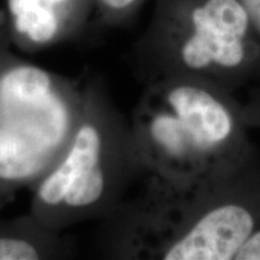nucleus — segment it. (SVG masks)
Segmentation results:
<instances>
[{
  "instance_id": "nucleus-1",
  "label": "nucleus",
  "mask_w": 260,
  "mask_h": 260,
  "mask_svg": "<svg viewBox=\"0 0 260 260\" xmlns=\"http://www.w3.org/2000/svg\"><path fill=\"white\" fill-rule=\"evenodd\" d=\"M141 188L103 219L113 259L234 260L260 226V161L186 182L141 177Z\"/></svg>"
},
{
  "instance_id": "nucleus-2",
  "label": "nucleus",
  "mask_w": 260,
  "mask_h": 260,
  "mask_svg": "<svg viewBox=\"0 0 260 260\" xmlns=\"http://www.w3.org/2000/svg\"><path fill=\"white\" fill-rule=\"evenodd\" d=\"M130 125L142 171L162 180L207 177L256 157L242 104L234 93L200 79L145 84Z\"/></svg>"
},
{
  "instance_id": "nucleus-3",
  "label": "nucleus",
  "mask_w": 260,
  "mask_h": 260,
  "mask_svg": "<svg viewBox=\"0 0 260 260\" xmlns=\"http://www.w3.org/2000/svg\"><path fill=\"white\" fill-rule=\"evenodd\" d=\"M142 171L132 125L117 109L102 76L84 80L82 115L64 153L32 188L29 214L63 232L105 219Z\"/></svg>"
},
{
  "instance_id": "nucleus-4",
  "label": "nucleus",
  "mask_w": 260,
  "mask_h": 260,
  "mask_svg": "<svg viewBox=\"0 0 260 260\" xmlns=\"http://www.w3.org/2000/svg\"><path fill=\"white\" fill-rule=\"evenodd\" d=\"M132 64L144 84L193 77L235 93L260 79V39L240 0H157Z\"/></svg>"
},
{
  "instance_id": "nucleus-5",
  "label": "nucleus",
  "mask_w": 260,
  "mask_h": 260,
  "mask_svg": "<svg viewBox=\"0 0 260 260\" xmlns=\"http://www.w3.org/2000/svg\"><path fill=\"white\" fill-rule=\"evenodd\" d=\"M14 47L0 12V209L60 158L84 102V81L44 69Z\"/></svg>"
},
{
  "instance_id": "nucleus-6",
  "label": "nucleus",
  "mask_w": 260,
  "mask_h": 260,
  "mask_svg": "<svg viewBox=\"0 0 260 260\" xmlns=\"http://www.w3.org/2000/svg\"><path fill=\"white\" fill-rule=\"evenodd\" d=\"M5 25L12 45L37 52L86 34L93 0H5Z\"/></svg>"
},
{
  "instance_id": "nucleus-7",
  "label": "nucleus",
  "mask_w": 260,
  "mask_h": 260,
  "mask_svg": "<svg viewBox=\"0 0 260 260\" xmlns=\"http://www.w3.org/2000/svg\"><path fill=\"white\" fill-rule=\"evenodd\" d=\"M74 254L71 240L42 226L29 213L0 219V260L67 259Z\"/></svg>"
},
{
  "instance_id": "nucleus-8",
  "label": "nucleus",
  "mask_w": 260,
  "mask_h": 260,
  "mask_svg": "<svg viewBox=\"0 0 260 260\" xmlns=\"http://www.w3.org/2000/svg\"><path fill=\"white\" fill-rule=\"evenodd\" d=\"M146 0H93L90 29H111L132 23Z\"/></svg>"
},
{
  "instance_id": "nucleus-9",
  "label": "nucleus",
  "mask_w": 260,
  "mask_h": 260,
  "mask_svg": "<svg viewBox=\"0 0 260 260\" xmlns=\"http://www.w3.org/2000/svg\"><path fill=\"white\" fill-rule=\"evenodd\" d=\"M242 111L248 128L260 130V79L249 92L247 102L242 104Z\"/></svg>"
},
{
  "instance_id": "nucleus-10",
  "label": "nucleus",
  "mask_w": 260,
  "mask_h": 260,
  "mask_svg": "<svg viewBox=\"0 0 260 260\" xmlns=\"http://www.w3.org/2000/svg\"><path fill=\"white\" fill-rule=\"evenodd\" d=\"M234 260H260V226L247 239Z\"/></svg>"
},
{
  "instance_id": "nucleus-11",
  "label": "nucleus",
  "mask_w": 260,
  "mask_h": 260,
  "mask_svg": "<svg viewBox=\"0 0 260 260\" xmlns=\"http://www.w3.org/2000/svg\"><path fill=\"white\" fill-rule=\"evenodd\" d=\"M251 18L256 35L260 39V0H240Z\"/></svg>"
}]
</instances>
